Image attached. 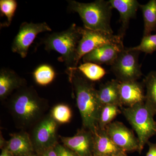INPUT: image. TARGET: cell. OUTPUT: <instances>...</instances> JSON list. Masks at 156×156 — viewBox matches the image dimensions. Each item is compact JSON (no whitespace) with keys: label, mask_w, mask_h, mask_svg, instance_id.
<instances>
[{"label":"cell","mask_w":156,"mask_h":156,"mask_svg":"<svg viewBox=\"0 0 156 156\" xmlns=\"http://www.w3.org/2000/svg\"><path fill=\"white\" fill-rule=\"evenodd\" d=\"M67 71L75 92L83 128L93 132L98 127L99 115L103 106L98 97L97 90L91 81L77 69H68Z\"/></svg>","instance_id":"6da1fadb"},{"label":"cell","mask_w":156,"mask_h":156,"mask_svg":"<svg viewBox=\"0 0 156 156\" xmlns=\"http://www.w3.org/2000/svg\"><path fill=\"white\" fill-rule=\"evenodd\" d=\"M9 103L16 126L23 129L37 124L48 107L47 101L40 97L34 87L26 86L17 90Z\"/></svg>","instance_id":"7a4b0ae2"},{"label":"cell","mask_w":156,"mask_h":156,"mask_svg":"<svg viewBox=\"0 0 156 156\" xmlns=\"http://www.w3.org/2000/svg\"><path fill=\"white\" fill-rule=\"evenodd\" d=\"M67 3L68 10L79 14L83 23L84 27L113 34L111 25L113 9L108 1L97 0L84 3L69 0Z\"/></svg>","instance_id":"3957f363"},{"label":"cell","mask_w":156,"mask_h":156,"mask_svg":"<svg viewBox=\"0 0 156 156\" xmlns=\"http://www.w3.org/2000/svg\"><path fill=\"white\" fill-rule=\"evenodd\" d=\"M81 37L79 27L73 23L66 30L50 34L43 43L47 51L53 50L60 54L58 61L64 62L67 69L75 68L77 48Z\"/></svg>","instance_id":"277c9868"},{"label":"cell","mask_w":156,"mask_h":156,"mask_svg":"<svg viewBox=\"0 0 156 156\" xmlns=\"http://www.w3.org/2000/svg\"><path fill=\"white\" fill-rule=\"evenodd\" d=\"M122 111L137 134L139 145L138 153L141 154L149 139L156 134L154 115L146 105L145 102L131 107H122Z\"/></svg>","instance_id":"5b68a950"},{"label":"cell","mask_w":156,"mask_h":156,"mask_svg":"<svg viewBox=\"0 0 156 156\" xmlns=\"http://www.w3.org/2000/svg\"><path fill=\"white\" fill-rule=\"evenodd\" d=\"M140 52L125 48L111 66L112 72L120 82L137 81L143 73L139 64Z\"/></svg>","instance_id":"8992f818"},{"label":"cell","mask_w":156,"mask_h":156,"mask_svg":"<svg viewBox=\"0 0 156 156\" xmlns=\"http://www.w3.org/2000/svg\"><path fill=\"white\" fill-rule=\"evenodd\" d=\"M81 35L78 43L76 54V66L85 55L96 48L106 44L123 46V38L119 35L93 30L85 27H79Z\"/></svg>","instance_id":"52a82bcc"},{"label":"cell","mask_w":156,"mask_h":156,"mask_svg":"<svg viewBox=\"0 0 156 156\" xmlns=\"http://www.w3.org/2000/svg\"><path fill=\"white\" fill-rule=\"evenodd\" d=\"M57 122L50 114L42 118L37 124L30 135L34 148L42 153L54 147L57 142Z\"/></svg>","instance_id":"ba28073f"},{"label":"cell","mask_w":156,"mask_h":156,"mask_svg":"<svg viewBox=\"0 0 156 156\" xmlns=\"http://www.w3.org/2000/svg\"><path fill=\"white\" fill-rule=\"evenodd\" d=\"M51 31L52 29L46 22L22 23L12 42L11 50L20 55L21 58H25L29 48L37 35L44 32Z\"/></svg>","instance_id":"9c48e42d"},{"label":"cell","mask_w":156,"mask_h":156,"mask_svg":"<svg viewBox=\"0 0 156 156\" xmlns=\"http://www.w3.org/2000/svg\"><path fill=\"white\" fill-rule=\"evenodd\" d=\"M113 142L124 151L132 152L139 149L138 139L132 130L121 122H113L105 128Z\"/></svg>","instance_id":"30bf717a"},{"label":"cell","mask_w":156,"mask_h":156,"mask_svg":"<svg viewBox=\"0 0 156 156\" xmlns=\"http://www.w3.org/2000/svg\"><path fill=\"white\" fill-rule=\"evenodd\" d=\"M62 142L78 156H92L93 134L92 131L82 128L73 136H60Z\"/></svg>","instance_id":"8fae6325"},{"label":"cell","mask_w":156,"mask_h":156,"mask_svg":"<svg viewBox=\"0 0 156 156\" xmlns=\"http://www.w3.org/2000/svg\"><path fill=\"white\" fill-rule=\"evenodd\" d=\"M143 83L137 81L120 82V100L122 106L131 107L140 103H144L145 95Z\"/></svg>","instance_id":"7c38bea8"},{"label":"cell","mask_w":156,"mask_h":156,"mask_svg":"<svg viewBox=\"0 0 156 156\" xmlns=\"http://www.w3.org/2000/svg\"><path fill=\"white\" fill-rule=\"evenodd\" d=\"M124 45L106 44L96 48L83 57L84 62H92L98 65L111 66L119 53L125 48Z\"/></svg>","instance_id":"4fadbf2b"},{"label":"cell","mask_w":156,"mask_h":156,"mask_svg":"<svg viewBox=\"0 0 156 156\" xmlns=\"http://www.w3.org/2000/svg\"><path fill=\"white\" fill-rule=\"evenodd\" d=\"M108 2L112 9H116L119 13L122 27L118 35L124 38L130 20L136 16L140 4L136 0H109Z\"/></svg>","instance_id":"5bb4252c"},{"label":"cell","mask_w":156,"mask_h":156,"mask_svg":"<svg viewBox=\"0 0 156 156\" xmlns=\"http://www.w3.org/2000/svg\"><path fill=\"white\" fill-rule=\"evenodd\" d=\"M92 133L93 156H112L123 151L113 142L105 129L97 127Z\"/></svg>","instance_id":"9a60e30c"},{"label":"cell","mask_w":156,"mask_h":156,"mask_svg":"<svg viewBox=\"0 0 156 156\" xmlns=\"http://www.w3.org/2000/svg\"><path fill=\"white\" fill-rule=\"evenodd\" d=\"M26 86V81L14 71L2 68L0 71V98L6 99L14 90Z\"/></svg>","instance_id":"2e32d148"},{"label":"cell","mask_w":156,"mask_h":156,"mask_svg":"<svg viewBox=\"0 0 156 156\" xmlns=\"http://www.w3.org/2000/svg\"><path fill=\"white\" fill-rule=\"evenodd\" d=\"M6 143L5 149L12 155L25 156L30 154L34 150L30 135L25 131L11 134V138Z\"/></svg>","instance_id":"e0dca14e"},{"label":"cell","mask_w":156,"mask_h":156,"mask_svg":"<svg viewBox=\"0 0 156 156\" xmlns=\"http://www.w3.org/2000/svg\"><path fill=\"white\" fill-rule=\"evenodd\" d=\"M120 82L112 80L101 85L97 90L98 97L102 106L106 105H114L121 108L122 105L120 100L119 93Z\"/></svg>","instance_id":"ac0fdd59"},{"label":"cell","mask_w":156,"mask_h":156,"mask_svg":"<svg viewBox=\"0 0 156 156\" xmlns=\"http://www.w3.org/2000/svg\"><path fill=\"white\" fill-rule=\"evenodd\" d=\"M140 8L144 23L143 36L149 35L156 31V0H151L145 5H140Z\"/></svg>","instance_id":"d6986e66"},{"label":"cell","mask_w":156,"mask_h":156,"mask_svg":"<svg viewBox=\"0 0 156 156\" xmlns=\"http://www.w3.org/2000/svg\"><path fill=\"white\" fill-rule=\"evenodd\" d=\"M143 83L146 88V105L156 115V71L149 73Z\"/></svg>","instance_id":"ffe728a7"},{"label":"cell","mask_w":156,"mask_h":156,"mask_svg":"<svg viewBox=\"0 0 156 156\" xmlns=\"http://www.w3.org/2000/svg\"><path fill=\"white\" fill-rule=\"evenodd\" d=\"M75 69L91 81L99 80L105 76L106 73L105 69L99 65L92 62H84Z\"/></svg>","instance_id":"44dd1931"},{"label":"cell","mask_w":156,"mask_h":156,"mask_svg":"<svg viewBox=\"0 0 156 156\" xmlns=\"http://www.w3.org/2000/svg\"><path fill=\"white\" fill-rule=\"evenodd\" d=\"M120 107L114 105H103L101 110L98 119V127L101 129H105L107 126L112 122L118 115L122 113Z\"/></svg>","instance_id":"7402d4cb"},{"label":"cell","mask_w":156,"mask_h":156,"mask_svg":"<svg viewBox=\"0 0 156 156\" xmlns=\"http://www.w3.org/2000/svg\"><path fill=\"white\" fill-rule=\"evenodd\" d=\"M56 73L53 68L48 64H43L38 66L33 73L36 82L41 86H47L53 82Z\"/></svg>","instance_id":"603a6c76"},{"label":"cell","mask_w":156,"mask_h":156,"mask_svg":"<svg viewBox=\"0 0 156 156\" xmlns=\"http://www.w3.org/2000/svg\"><path fill=\"white\" fill-rule=\"evenodd\" d=\"M17 6L15 0H1L0 11L3 15L6 17L5 22L1 24V27H9L11 24Z\"/></svg>","instance_id":"cb8c5ba5"},{"label":"cell","mask_w":156,"mask_h":156,"mask_svg":"<svg viewBox=\"0 0 156 156\" xmlns=\"http://www.w3.org/2000/svg\"><path fill=\"white\" fill-rule=\"evenodd\" d=\"M51 115L57 123L65 124L69 122L72 117L71 110L68 105L58 104L53 108Z\"/></svg>","instance_id":"d4e9b609"},{"label":"cell","mask_w":156,"mask_h":156,"mask_svg":"<svg viewBox=\"0 0 156 156\" xmlns=\"http://www.w3.org/2000/svg\"><path fill=\"white\" fill-rule=\"evenodd\" d=\"M131 48L140 53L143 52L146 54H152L156 51V34L143 36L138 46Z\"/></svg>","instance_id":"484cf974"},{"label":"cell","mask_w":156,"mask_h":156,"mask_svg":"<svg viewBox=\"0 0 156 156\" xmlns=\"http://www.w3.org/2000/svg\"><path fill=\"white\" fill-rule=\"evenodd\" d=\"M54 149L57 156H78L69 149L58 143L55 145Z\"/></svg>","instance_id":"4316f807"},{"label":"cell","mask_w":156,"mask_h":156,"mask_svg":"<svg viewBox=\"0 0 156 156\" xmlns=\"http://www.w3.org/2000/svg\"><path fill=\"white\" fill-rule=\"evenodd\" d=\"M147 144L149 150L146 156H156V143H153L149 141Z\"/></svg>","instance_id":"83f0119b"},{"label":"cell","mask_w":156,"mask_h":156,"mask_svg":"<svg viewBox=\"0 0 156 156\" xmlns=\"http://www.w3.org/2000/svg\"><path fill=\"white\" fill-rule=\"evenodd\" d=\"M41 154V156H57L54 147L46 150Z\"/></svg>","instance_id":"f1b7e54d"},{"label":"cell","mask_w":156,"mask_h":156,"mask_svg":"<svg viewBox=\"0 0 156 156\" xmlns=\"http://www.w3.org/2000/svg\"><path fill=\"white\" fill-rule=\"evenodd\" d=\"M12 156V155L6 149H4L2 151V154H1V155H0V156Z\"/></svg>","instance_id":"f546056e"},{"label":"cell","mask_w":156,"mask_h":156,"mask_svg":"<svg viewBox=\"0 0 156 156\" xmlns=\"http://www.w3.org/2000/svg\"><path fill=\"white\" fill-rule=\"evenodd\" d=\"M112 156H127V154H126V152L125 151H122L120 152L119 153L116 154L115 155Z\"/></svg>","instance_id":"4dcf8cb0"},{"label":"cell","mask_w":156,"mask_h":156,"mask_svg":"<svg viewBox=\"0 0 156 156\" xmlns=\"http://www.w3.org/2000/svg\"><path fill=\"white\" fill-rule=\"evenodd\" d=\"M25 156H35L29 154V155H26Z\"/></svg>","instance_id":"1f68e13d"},{"label":"cell","mask_w":156,"mask_h":156,"mask_svg":"<svg viewBox=\"0 0 156 156\" xmlns=\"http://www.w3.org/2000/svg\"></svg>","instance_id":"d6a6232c"}]
</instances>
